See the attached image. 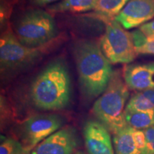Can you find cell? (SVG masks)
Masks as SVG:
<instances>
[{"instance_id": "1", "label": "cell", "mask_w": 154, "mask_h": 154, "mask_svg": "<svg viewBox=\"0 0 154 154\" xmlns=\"http://www.w3.org/2000/svg\"><path fill=\"white\" fill-rule=\"evenodd\" d=\"M80 86L88 98L99 97L106 88L113 71L100 46L89 40H79L73 47Z\"/></svg>"}, {"instance_id": "2", "label": "cell", "mask_w": 154, "mask_h": 154, "mask_svg": "<svg viewBox=\"0 0 154 154\" xmlns=\"http://www.w3.org/2000/svg\"><path fill=\"white\" fill-rule=\"evenodd\" d=\"M72 94L69 72L61 59L49 63L32 82L31 97L37 108L58 111L69 105Z\"/></svg>"}, {"instance_id": "3", "label": "cell", "mask_w": 154, "mask_h": 154, "mask_svg": "<svg viewBox=\"0 0 154 154\" xmlns=\"http://www.w3.org/2000/svg\"><path fill=\"white\" fill-rule=\"evenodd\" d=\"M128 97L124 76L119 71H113L106 88L93 106L94 115L113 134L128 126L124 112Z\"/></svg>"}, {"instance_id": "4", "label": "cell", "mask_w": 154, "mask_h": 154, "mask_svg": "<svg viewBox=\"0 0 154 154\" xmlns=\"http://www.w3.org/2000/svg\"><path fill=\"white\" fill-rule=\"evenodd\" d=\"M15 33L21 43L26 47H42L56 37L57 28L49 13L42 9H32L19 19Z\"/></svg>"}, {"instance_id": "5", "label": "cell", "mask_w": 154, "mask_h": 154, "mask_svg": "<svg viewBox=\"0 0 154 154\" xmlns=\"http://www.w3.org/2000/svg\"><path fill=\"white\" fill-rule=\"evenodd\" d=\"M44 47H29L22 44L8 26L0 38L2 73L15 72L31 66L42 56Z\"/></svg>"}, {"instance_id": "6", "label": "cell", "mask_w": 154, "mask_h": 154, "mask_svg": "<svg viewBox=\"0 0 154 154\" xmlns=\"http://www.w3.org/2000/svg\"><path fill=\"white\" fill-rule=\"evenodd\" d=\"M99 46L111 63H129L138 54L131 34L126 32L114 19L107 24Z\"/></svg>"}, {"instance_id": "7", "label": "cell", "mask_w": 154, "mask_h": 154, "mask_svg": "<svg viewBox=\"0 0 154 154\" xmlns=\"http://www.w3.org/2000/svg\"><path fill=\"white\" fill-rule=\"evenodd\" d=\"M63 120L57 115H34L22 124L20 136L22 143L27 151H31L42 140L59 130Z\"/></svg>"}, {"instance_id": "8", "label": "cell", "mask_w": 154, "mask_h": 154, "mask_svg": "<svg viewBox=\"0 0 154 154\" xmlns=\"http://www.w3.org/2000/svg\"><path fill=\"white\" fill-rule=\"evenodd\" d=\"M78 145L79 138L75 128L65 127L42 140L29 154H74Z\"/></svg>"}, {"instance_id": "9", "label": "cell", "mask_w": 154, "mask_h": 154, "mask_svg": "<svg viewBox=\"0 0 154 154\" xmlns=\"http://www.w3.org/2000/svg\"><path fill=\"white\" fill-rule=\"evenodd\" d=\"M154 18V0H130L115 17L125 29L136 28Z\"/></svg>"}, {"instance_id": "10", "label": "cell", "mask_w": 154, "mask_h": 154, "mask_svg": "<svg viewBox=\"0 0 154 154\" xmlns=\"http://www.w3.org/2000/svg\"><path fill=\"white\" fill-rule=\"evenodd\" d=\"M84 138L88 154H115L110 131L99 121L86 122Z\"/></svg>"}, {"instance_id": "11", "label": "cell", "mask_w": 154, "mask_h": 154, "mask_svg": "<svg viewBox=\"0 0 154 154\" xmlns=\"http://www.w3.org/2000/svg\"><path fill=\"white\" fill-rule=\"evenodd\" d=\"M123 76L132 90L139 91L154 88V62L127 65Z\"/></svg>"}, {"instance_id": "12", "label": "cell", "mask_w": 154, "mask_h": 154, "mask_svg": "<svg viewBox=\"0 0 154 154\" xmlns=\"http://www.w3.org/2000/svg\"><path fill=\"white\" fill-rule=\"evenodd\" d=\"M99 0H61L48 7L54 13H81L95 9Z\"/></svg>"}, {"instance_id": "13", "label": "cell", "mask_w": 154, "mask_h": 154, "mask_svg": "<svg viewBox=\"0 0 154 154\" xmlns=\"http://www.w3.org/2000/svg\"><path fill=\"white\" fill-rule=\"evenodd\" d=\"M132 129L133 128L128 126L113 134L115 154H143L135 143Z\"/></svg>"}, {"instance_id": "14", "label": "cell", "mask_w": 154, "mask_h": 154, "mask_svg": "<svg viewBox=\"0 0 154 154\" xmlns=\"http://www.w3.org/2000/svg\"><path fill=\"white\" fill-rule=\"evenodd\" d=\"M126 111L154 110V88L139 91L134 94L126 106Z\"/></svg>"}, {"instance_id": "15", "label": "cell", "mask_w": 154, "mask_h": 154, "mask_svg": "<svg viewBox=\"0 0 154 154\" xmlns=\"http://www.w3.org/2000/svg\"><path fill=\"white\" fill-rule=\"evenodd\" d=\"M127 125L135 129L145 130L154 126V110L129 111L125 110Z\"/></svg>"}, {"instance_id": "16", "label": "cell", "mask_w": 154, "mask_h": 154, "mask_svg": "<svg viewBox=\"0 0 154 154\" xmlns=\"http://www.w3.org/2000/svg\"><path fill=\"white\" fill-rule=\"evenodd\" d=\"M130 0H99L95 11L99 16L111 21L121 12Z\"/></svg>"}, {"instance_id": "17", "label": "cell", "mask_w": 154, "mask_h": 154, "mask_svg": "<svg viewBox=\"0 0 154 154\" xmlns=\"http://www.w3.org/2000/svg\"><path fill=\"white\" fill-rule=\"evenodd\" d=\"M131 34L138 54L154 55V35H146L140 29Z\"/></svg>"}, {"instance_id": "18", "label": "cell", "mask_w": 154, "mask_h": 154, "mask_svg": "<svg viewBox=\"0 0 154 154\" xmlns=\"http://www.w3.org/2000/svg\"><path fill=\"white\" fill-rule=\"evenodd\" d=\"M22 143L11 138L2 136L0 154H29Z\"/></svg>"}, {"instance_id": "19", "label": "cell", "mask_w": 154, "mask_h": 154, "mask_svg": "<svg viewBox=\"0 0 154 154\" xmlns=\"http://www.w3.org/2000/svg\"><path fill=\"white\" fill-rule=\"evenodd\" d=\"M132 135L134 142L138 150L143 154H147V143L144 130L132 129Z\"/></svg>"}, {"instance_id": "20", "label": "cell", "mask_w": 154, "mask_h": 154, "mask_svg": "<svg viewBox=\"0 0 154 154\" xmlns=\"http://www.w3.org/2000/svg\"><path fill=\"white\" fill-rule=\"evenodd\" d=\"M147 143V154H154V126L144 130Z\"/></svg>"}, {"instance_id": "21", "label": "cell", "mask_w": 154, "mask_h": 154, "mask_svg": "<svg viewBox=\"0 0 154 154\" xmlns=\"http://www.w3.org/2000/svg\"><path fill=\"white\" fill-rule=\"evenodd\" d=\"M139 29L146 35H154V19L140 26Z\"/></svg>"}, {"instance_id": "22", "label": "cell", "mask_w": 154, "mask_h": 154, "mask_svg": "<svg viewBox=\"0 0 154 154\" xmlns=\"http://www.w3.org/2000/svg\"><path fill=\"white\" fill-rule=\"evenodd\" d=\"M31 2L34 4L36 6H45L47 5H50V4H52L56 2L60 1V0H30Z\"/></svg>"}, {"instance_id": "23", "label": "cell", "mask_w": 154, "mask_h": 154, "mask_svg": "<svg viewBox=\"0 0 154 154\" xmlns=\"http://www.w3.org/2000/svg\"><path fill=\"white\" fill-rule=\"evenodd\" d=\"M74 154H85V153H84L82 151H78V152H76V153H75Z\"/></svg>"}, {"instance_id": "24", "label": "cell", "mask_w": 154, "mask_h": 154, "mask_svg": "<svg viewBox=\"0 0 154 154\" xmlns=\"http://www.w3.org/2000/svg\"><path fill=\"white\" fill-rule=\"evenodd\" d=\"M3 1H4V2H5V0H2V2H3Z\"/></svg>"}]
</instances>
